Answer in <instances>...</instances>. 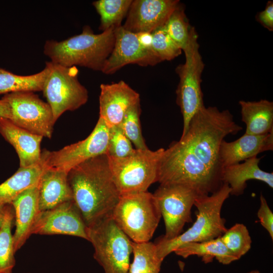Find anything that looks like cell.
Segmentation results:
<instances>
[{
    "label": "cell",
    "instance_id": "cell-1",
    "mask_svg": "<svg viewBox=\"0 0 273 273\" xmlns=\"http://www.w3.org/2000/svg\"><path fill=\"white\" fill-rule=\"evenodd\" d=\"M242 129L229 110L203 106L191 119L185 134L164 150L158 182L187 185L199 195L215 192L223 183L221 143L228 135Z\"/></svg>",
    "mask_w": 273,
    "mask_h": 273
},
{
    "label": "cell",
    "instance_id": "cell-2",
    "mask_svg": "<svg viewBox=\"0 0 273 273\" xmlns=\"http://www.w3.org/2000/svg\"><path fill=\"white\" fill-rule=\"evenodd\" d=\"M73 200L86 227L111 217L120 194L113 180L106 154L89 159L70 170Z\"/></svg>",
    "mask_w": 273,
    "mask_h": 273
},
{
    "label": "cell",
    "instance_id": "cell-3",
    "mask_svg": "<svg viewBox=\"0 0 273 273\" xmlns=\"http://www.w3.org/2000/svg\"><path fill=\"white\" fill-rule=\"evenodd\" d=\"M115 29L95 34L85 26L81 33L64 40H47L43 53L51 62L62 66H79L102 72L114 47Z\"/></svg>",
    "mask_w": 273,
    "mask_h": 273
},
{
    "label": "cell",
    "instance_id": "cell-4",
    "mask_svg": "<svg viewBox=\"0 0 273 273\" xmlns=\"http://www.w3.org/2000/svg\"><path fill=\"white\" fill-rule=\"evenodd\" d=\"M231 189L225 183L216 191L208 195L198 196L194 202L197 211L196 219L186 231L171 240L160 237L154 242L157 254L162 259L181 245L189 242H201L221 237L227 230L225 220L221 216L224 201L229 198Z\"/></svg>",
    "mask_w": 273,
    "mask_h": 273
},
{
    "label": "cell",
    "instance_id": "cell-5",
    "mask_svg": "<svg viewBox=\"0 0 273 273\" xmlns=\"http://www.w3.org/2000/svg\"><path fill=\"white\" fill-rule=\"evenodd\" d=\"M119 228L132 242H149L161 217L153 194L147 191L120 195L112 216Z\"/></svg>",
    "mask_w": 273,
    "mask_h": 273
},
{
    "label": "cell",
    "instance_id": "cell-6",
    "mask_svg": "<svg viewBox=\"0 0 273 273\" xmlns=\"http://www.w3.org/2000/svg\"><path fill=\"white\" fill-rule=\"evenodd\" d=\"M199 48L198 33L195 27L191 26L188 40L183 50L185 62L175 69L179 78L176 94V104L183 118L181 135L186 132L193 116L204 106L201 82L205 65Z\"/></svg>",
    "mask_w": 273,
    "mask_h": 273
},
{
    "label": "cell",
    "instance_id": "cell-7",
    "mask_svg": "<svg viewBox=\"0 0 273 273\" xmlns=\"http://www.w3.org/2000/svg\"><path fill=\"white\" fill-rule=\"evenodd\" d=\"M86 234L94 248V258L105 273H129L132 241L112 217L87 226Z\"/></svg>",
    "mask_w": 273,
    "mask_h": 273
},
{
    "label": "cell",
    "instance_id": "cell-8",
    "mask_svg": "<svg viewBox=\"0 0 273 273\" xmlns=\"http://www.w3.org/2000/svg\"><path fill=\"white\" fill-rule=\"evenodd\" d=\"M165 149L156 151L135 149L121 158L108 156L113 180L121 195L147 191L158 181L159 165Z\"/></svg>",
    "mask_w": 273,
    "mask_h": 273
},
{
    "label": "cell",
    "instance_id": "cell-9",
    "mask_svg": "<svg viewBox=\"0 0 273 273\" xmlns=\"http://www.w3.org/2000/svg\"><path fill=\"white\" fill-rule=\"evenodd\" d=\"M48 73L42 92L53 112L56 122L67 111H74L87 101L88 91L78 79L75 66L65 67L46 62Z\"/></svg>",
    "mask_w": 273,
    "mask_h": 273
},
{
    "label": "cell",
    "instance_id": "cell-10",
    "mask_svg": "<svg viewBox=\"0 0 273 273\" xmlns=\"http://www.w3.org/2000/svg\"><path fill=\"white\" fill-rule=\"evenodd\" d=\"M164 219L165 240H171L182 233L187 223L192 222L191 210L200 196L192 188L179 184H160L153 194Z\"/></svg>",
    "mask_w": 273,
    "mask_h": 273
},
{
    "label": "cell",
    "instance_id": "cell-11",
    "mask_svg": "<svg viewBox=\"0 0 273 273\" xmlns=\"http://www.w3.org/2000/svg\"><path fill=\"white\" fill-rule=\"evenodd\" d=\"M110 128L100 117L93 130L84 140L55 151L44 149L40 162L46 168L69 172L74 167L92 158L106 154Z\"/></svg>",
    "mask_w": 273,
    "mask_h": 273
},
{
    "label": "cell",
    "instance_id": "cell-12",
    "mask_svg": "<svg viewBox=\"0 0 273 273\" xmlns=\"http://www.w3.org/2000/svg\"><path fill=\"white\" fill-rule=\"evenodd\" d=\"M2 99L10 106V120L13 123L31 133L51 138L56 122L48 103L29 91L7 94Z\"/></svg>",
    "mask_w": 273,
    "mask_h": 273
},
{
    "label": "cell",
    "instance_id": "cell-13",
    "mask_svg": "<svg viewBox=\"0 0 273 273\" xmlns=\"http://www.w3.org/2000/svg\"><path fill=\"white\" fill-rule=\"evenodd\" d=\"M86 226L73 200L63 203L50 209L40 211L31 234L65 235L88 241Z\"/></svg>",
    "mask_w": 273,
    "mask_h": 273
},
{
    "label": "cell",
    "instance_id": "cell-14",
    "mask_svg": "<svg viewBox=\"0 0 273 273\" xmlns=\"http://www.w3.org/2000/svg\"><path fill=\"white\" fill-rule=\"evenodd\" d=\"M114 32V47L103 67V73L113 74L130 64L147 67L160 63L152 52L141 46L135 33L125 30L122 25L115 28Z\"/></svg>",
    "mask_w": 273,
    "mask_h": 273
},
{
    "label": "cell",
    "instance_id": "cell-15",
    "mask_svg": "<svg viewBox=\"0 0 273 273\" xmlns=\"http://www.w3.org/2000/svg\"><path fill=\"white\" fill-rule=\"evenodd\" d=\"M179 3L178 0L132 1L122 26L134 33H152L164 25Z\"/></svg>",
    "mask_w": 273,
    "mask_h": 273
},
{
    "label": "cell",
    "instance_id": "cell-16",
    "mask_svg": "<svg viewBox=\"0 0 273 273\" xmlns=\"http://www.w3.org/2000/svg\"><path fill=\"white\" fill-rule=\"evenodd\" d=\"M140 102L139 94L123 80L100 85L99 117L110 128L119 126L127 111Z\"/></svg>",
    "mask_w": 273,
    "mask_h": 273
},
{
    "label": "cell",
    "instance_id": "cell-17",
    "mask_svg": "<svg viewBox=\"0 0 273 273\" xmlns=\"http://www.w3.org/2000/svg\"><path fill=\"white\" fill-rule=\"evenodd\" d=\"M0 133L15 149L20 167H28L40 163L42 136L31 133L10 119L2 117H0Z\"/></svg>",
    "mask_w": 273,
    "mask_h": 273
},
{
    "label": "cell",
    "instance_id": "cell-18",
    "mask_svg": "<svg viewBox=\"0 0 273 273\" xmlns=\"http://www.w3.org/2000/svg\"><path fill=\"white\" fill-rule=\"evenodd\" d=\"M16 229L13 235L14 251L19 250L31 235V232L39 212L38 185L24 191L12 202Z\"/></svg>",
    "mask_w": 273,
    "mask_h": 273
},
{
    "label": "cell",
    "instance_id": "cell-19",
    "mask_svg": "<svg viewBox=\"0 0 273 273\" xmlns=\"http://www.w3.org/2000/svg\"><path fill=\"white\" fill-rule=\"evenodd\" d=\"M273 150V131L259 135L244 133L237 140L221 143L219 157L223 168Z\"/></svg>",
    "mask_w": 273,
    "mask_h": 273
},
{
    "label": "cell",
    "instance_id": "cell-20",
    "mask_svg": "<svg viewBox=\"0 0 273 273\" xmlns=\"http://www.w3.org/2000/svg\"><path fill=\"white\" fill-rule=\"evenodd\" d=\"M67 172L53 168H46L39 184V209L44 211L73 200L68 180Z\"/></svg>",
    "mask_w": 273,
    "mask_h": 273
},
{
    "label": "cell",
    "instance_id": "cell-21",
    "mask_svg": "<svg viewBox=\"0 0 273 273\" xmlns=\"http://www.w3.org/2000/svg\"><path fill=\"white\" fill-rule=\"evenodd\" d=\"M260 159L255 156L224 168L222 181L229 186L230 195H242L247 187V181L251 179L263 182L272 189L273 173L265 171L259 167Z\"/></svg>",
    "mask_w": 273,
    "mask_h": 273
},
{
    "label": "cell",
    "instance_id": "cell-22",
    "mask_svg": "<svg viewBox=\"0 0 273 273\" xmlns=\"http://www.w3.org/2000/svg\"><path fill=\"white\" fill-rule=\"evenodd\" d=\"M245 133L259 135L273 131V102L266 99L258 101L239 102Z\"/></svg>",
    "mask_w": 273,
    "mask_h": 273
},
{
    "label": "cell",
    "instance_id": "cell-23",
    "mask_svg": "<svg viewBox=\"0 0 273 273\" xmlns=\"http://www.w3.org/2000/svg\"><path fill=\"white\" fill-rule=\"evenodd\" d=\"M45 168L41 162L30 167H19L12 176L0 185V203L11 204L24 191L38 185Z\"/></svg>",
    "mask_w": 273,
    "mask_h": 273
},
{
    "label": "cell",
    "instance_id": "cell-24",
    "mask_svg": "<svg viewBox=\"0 0 273 273\" xmlns=\"http://www.w3.org/2000/svg\"><path fill=\"white\" fill-rule=\"evenodd\" d=\"M174 252L184 258L197 255L201 257L205 263L211 262L214 258L224 265L238 260L226 248L220 237L204 242L184 244L176 248Z\"/></svg>",
    "mask_w": 273,
    "mask_h": 273
},
{
    "label": "cell",
    "instance_id": "cell-25",
    "mask_svg": "<svg viewBox=\"0 0 273 273\" xmlns=\"http://www.w3.org/2000/svg\"><path fill=\"white\" fill-rule=\"evenodd\" d=\"M48 73L46 66L38 73L25 76L15 74L0 68V94L42 91Z\"/></svg>",
    "mask_w": 273,
    "mask_h": 273
},
{
    "label": "cell",
    "instance_id": "cell-26",
    "mask_svg": "<svg viewBox=\"0 0 273 273\" xmlns=\"http://www.w3.org/2000/svg\"><path fill=\"white\" fill-rule=\"evenodd\" d=\"M15 218L11 204H7L0 229V273H12L15 265L12 227Z\"/></svg>",
    "mask_w": 273,
    "mask_h": 273
},
{
    "label": "cell",
    "instance_id": "cell-27",
    "mask_svg": "<svg viewBox=\"0 0 273 273\" xmlns=\"http://www.w3.org/2000/svg\"><path fill=\"white\" fill-rule=\"evenodd\" d=\"M133 260L129 273H159L163 261L158 255L154 243L132 241Z\"/></svg>",
    "mask_w": 273,
    "mask_h": 273
},
{
    "label": "cell",
    "instance_id": "cell-28",
    "mask_svg": "<svg viewBox=\"0 0 273 273\" xmlns=\"http://www.w3.org/2000/svg\"><path fill=\"white\" fill-rule=\"evenodd\" d=\"M132 0H98L93 3L100 17L99 29L105 31L121 26L127 15Z\"/></svg>",
    "mask_w": 273,
    "mask_h": 273
},
{
    "label": "cell",
    "instance_id": "cell-29",
    "mask_svg": "<svg viewBox=\"0 0 273 273\" xmlns=\"http://www.w3.org/2000/svg\"><path fill=\"white\" fill-rule=\"evenodd\" d=\"M220 239L229 251L238 260L251 247L252 240L247 227L237 223L227 229Z\"/></svg>",
    "mask_w": 273,
    "mask_h": 273
},
{
    "label": "cell",
    "instance_id": "cell-30",
    "mask_svg": "<svg viewBox=\"0 0 273 273\" xmlns=\"http://www.w3.org/2000/svg\"><path fill=\"white\" fill-rule=\"evenodd\" d=\"M163 26L169 37L183 51L188 40L192 26L181 4H178Z\"/></svg>",
    "mask_w": 273,
    "mask_h": 273
},
{
    "label": "cell",
    "instance_id": "cell-31",
    "mask_svg": "<svg viewBox=\"0 0 273 273\" xmlns=\"http://www.w3.org/2000/svg\"><path fill=\"white\" fill-rule=\"evenodd\" d=\"M141 113L140 102L132 106L125 114L119 125L127 138L138 150L148 149L143 136L140 115Z\"/></svg>",
    "mask_w": 273,
    "mask_h": 273
},
{
    "label": "cell",
    "instance_id": "cell-32",
    "mask_svg": "<svg viewBox=\"0 0 273 273\" xmlns=\"http://www.w3.org/2000/svg\"><path fill=\"white\" fill-rule=\"evenodd\" d=\"M152 50L160 62L172 60L181 54L182 50L169 37L164 26L153 32Z\"/></svg>",
    "mask_w": 273,
    "mask_h": 273
},
{
    "label": "cell",
    "instance_id": "cell-33",
    "mask_svg": "<svg viewBox=\"0 0 273 273\" xmlns=\"http://www.w3.org/2000/svg\"><path fill=\"white\" fill-rule=\"evenodd\" d=\"M135 149L120 126L110 128L107 156L117 158H124L133 153Z\"/></svg>",
    "mask_w": 273,
    "mask_h": 273
},
{
    "label": "cell",
    "instance_id": "cell-34",
    "mask_svg": "<svg viewBox=\"0 0 273 273\" xmlns=\"http://www.w3.org/2000/svg\"><path fill=\"white\" fill-rule=\"evenodd\" d=\"M260 206L257 215L261 225L267 231L271 240H273V213L270 209L266 200L261 194Z\"/></svg>",
    "mask_w": 273,
    "mask_h": 273
},
{
    "label": "cell",
    "instance_id": "cell-35",
    "mask_svg": "<svg viewBox=\"0 0 273 273\" xmlns=\"http://www.w3.org/2000/svg\"><path fill=\"white\" fill-rule=\"evenodd\" d=\"M256 20L265 28L269 31L273 30V2L266 3L264 9L256 15Z\"/></svg>",
    "mask_w": 273,
    "mask_h": 273
},
{
    "label": "cell",
    "instance_id": "cell-36",
    "mask_svg": "<svg viewBox=\"0 0 273 273\" xmlns=\"http://www.w3.org/2000/svg\"><path fill=\"white\" fill-rule=\"evenodd\" d=\"M135 34L141 46L146 50L153 52L152 50V33L141 32Z\"/></svg>",
    "mask_w": 273,
    "mask_h": 273
},
{
    "label": "cell",
    "instance_id": "cell-37",
    "mask_svg": "<svg viewBox=\"0 0 273 273\" xmlns=\"http://www.w3.org/2000/svg\"><path fill=\"white\" fill-rule=\"evenodd\" d=\"M0 117L9 119L12 118V112L8 103L3 100H0Z\"/></svg>",
    "mask_w": 273,
    "mask_h": 273
},
{
    "label": "cell",
    "instance_id": "cell-38",
    "mask_svg": "<svg viewBox=\"0 0 273 273\" xmlns=\"http://www.w3.org/2000/svg\"><path fill=\"white\" fill-rule=\"evenodd\" d=\"M6 205V204L0 203V229L4 219Z\"/></svg>",
    "mask_w": 273,
    "mask_h": 273
},
{
    "label": "cell",
    "instance_id": "cell-39",
    "mask_svg": "<svg viewBox=\"0 0 273 273\" xmlns=\"http://www.w3.org/2000/svg\"><path fill=\"white\" fill-rule=\"evenodd\" d=\"M247 273H261V272L258 270H252L247 272Z\"/></svg>",
    "mask_w": 273,
    "mask_h": 273
}]
</instances>
